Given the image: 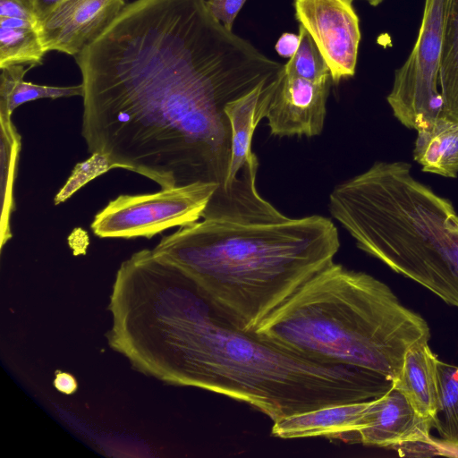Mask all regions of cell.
<instances>
[{
    "label": "cell",
    "instance_id": "cell-1",
    "mask_svg": "<svg viewBox=\"0 0 458 458\" xmlns=\"http://www.w3.org/2000/svg\"><path fill=\"white\" fill-rule=\"evenodd\" d=\"M75 60L89 152L162 189L216 184L202 217L220 218L232 135L225 107L284 64L225 28L206 0L126 4Z\"/></svg>",
    "mask_w": 458,
    "mask_h": 458
},
{
    "label": "cell",
    "instance_id": "cell-2",
    "mask_svg": "<svg viewBox=\"0 0 458 458\" xmlns=\"http://www.w3.org/2000/svg\"><path fill=\"white\" fill-rule=\"evenodd\" d=\"M146 373L251 405L273 421L378 397L393 381L297 352L233 323L184 271L148 296L136 324Z\"/></svg>",
    "mask_w": 458,
    "mask_h": 458
},
{
    "label": "cell",
    "instance_id": "cell-3",
    "mask_svg": "<svg viewBox=\"0 0 458 458\" xmlns=\"http://www.w3.org/2000/svg\"><path fill=\"white\" fill-rule=\"evenodd\" d=\"M340 247L322 216L253 224L204 219L164 236L154 253L182 268L239 327L258 326Z\"/></svg>",
    "mask_w": 458,
    "mask_h": 458
},
{
    "label": "cell",
    "instance_id": "cell-4",
    "mask_svg": "<svg viewBox=\"0 0 458 458\" xmlns=\"http://www.w3.org/2000/svg\"><path fill=\"white\" fill-rule=\"evenodd\" d=\"M318 360L397 379L405 353L430 329L382 281L331 262L254 331Z\"/></svg>",
    "mask_w": 458,
    "mask_h": 458
},
{
    "label": "cell",
    "instance_id": "cell-5",
    "mask_svg": "<svg viewBox=\"0 0 458 458\" xmlns=\"http://www.w3.org/2000/svg\"><path fill=\"white\" fill-rule=\"evenodd\" d=\"M359 249L458 308V214L403 161L376 162L329 195Z\"/></svg>",
    "mask_w": 458,
    "mask_h": 458
},
{
    "label": "cell",
    "instance_id": "cell-6",
    "mask_svg": "<svg viewBox=\"0 0 458 458\" xmlns=\"http://www.w3.org/2000/svg\"><path fill=\"white\" fill-rule=\"evenodd\" d=\"M281 73L276 80L259 84L225 107L232 135L220 219L267 224L288 218L258 193L256 175L259 162L251 151L255 129L266 117Z\"/></svg>",
    "mask_w": 458,
    "mask_h": 458
},
{
    "label": "cell",
    "instance_id": "cell-7",
    "mask_svg": "<svg viewBox=\"0 0 458 458\" xmlns=\"http://www.w3.org/2000/svg\"><path fill=\"white\" fill-rule=\"evenodd\" d=\"M449 3L450 0H425L417 40L406 61L395 71L386 97L394 117L417 131L444 116L437 85Z\"/></svg>",
    "mask_w": 458,
    "mask_h": 458
},
{
    "label": "cell",
    "instance_id": "cell-8",
    "mask_svg": "<svg viewBox=\"0 0 458 458\" xmlns=\"http://www.w3.org/2000/svg\"><path fill=\"white\" fill-rule=\"evenodd\" d=\"M216 190L214 183H193L154 193L120 195L95 216L91 229L101 238L149 239L168 228L197 222Z\"/></svg>",
    "mask_w": 458,
    "mask_h": 458
},
{
    "label": "cell",
    "instance_id": "cell-9",
    "mask_svg": "<svg viewBox=\"0 0 458 458\" xmlns=\"http://www.w3.org/2000/svg\"><path fill=\"white\" fill-rule=\"evenodd\" d=\"M353 0H293L294 16L324 57L331 80L355 74L361 38Z\"/></svg>",
    "mask_w": 458,
    "mask_h": 458
},
{
    "label": "cell",
    "instance_id": "cell-10",
    "mask_svg": "<svg viewBox=\"0 0 458 458\" xmlns=\"http://www.w3.org/2000/svg\"><path fill=\"white\" fill-rule=\"evenodd\" d=\"M433 419L420 415L394 385L384 394L370 399L360 428L341 437L349 444L377 447L438 451L430 437Z\"/></svg>",
    "mask_w": 458,
    "mask_h": 458
},
{
    "label": "cell",
    "instance_id": "cell-11",
    "mask_svg": "<svg viewBox=\"0 0 458 458\" xmlns=\"http://www.w3.org/2000/svg\"><path fill=\"white\" fill-rule=\"evenodd\" d=\"M126 5L125 0H64L38 24L47 50L77 56Z\"/></svg>",
    "mask_w": 458,
    "mask_h": 458
},
{
    "label": "cell",
    "instance_id": "cell-12",
    "mask_svg": "<svg viewBox=\"0 0 458 458\" xmlns=\"http://www.w3.org/2000/svg\"><path fill=\"white\" fill-rule=\"evenodd\" d=\"M331 78L311 81L284 72V68L266 117L277 136L321 133L327 114Z\"/></svg>",
    "mask_w": 458,
    "mask_h": 458
},
{
    "label": "cell",
    "instance_id": "cell-13",
    "mask_svg": "<svg viewBox=\"0 0 458 458\" xmlns=\"http://www.w3.org/2000/svg\"><path fill=\"white\" fill-rule=\"evenodd\" d=\"M369 400L325 406L293 414L274 421L272 436L283 438L322 437L340 440L357 430Z\"/></svg>",
    "mask_w": 458,
    "mask_h": 458
},
{
    "label": "cell",
    "instance_id": "cell-14",
    "mask_svg": "<svg viewBox=\"0 0 458 458\" xmlns=\"http://www.w3.org/2000/svg\"><path fill=\"white\" fill-rule=\"evenodd\" d=\"M437 355L428 343L411 347L394 386L401 391L412 407L422 416L433 419L437 403Z\"/></svg>",
    "mask_w": 458,
    "mask_h": 458
},
{
    "label": "cell",
    "instance_id": "cell-15",
    "mask_svg": "<svg viewBox=\"0 0 458 458\" xmlns=\"http://www.w3.org/2000/svg\"><path fill=\"white\" fill-rule=\"evenodd\" d=\"M413 158L424 172L456 178L458 123L443 116L430 127L418 131Z\"/></svg>",
    "mask_w": 458,
    "mask_h": 458
},
{
    "label": "cell",
    "instance_id": "cell-16",
    "mask_svg": "<svg viewBox=\"0 0 458 458\" xmlns=\"http://www.w3.org/2000/svg\"><path fill=\"white\" fill-rule=\"evenodd\" d=\"M47 53L36 23L0 17V69L12 65L30 68L42 65Z\"/></svg>",
    "mask_w": 458,
    "mask_h": 458
},
{
    "label": "cell",
    "instance_id": "cell-17",
    "mask_svg": "<svg viewBox=\"0 0 458 458\" xmlns=\"http://www.w3.org/2000/svg\"><path fill=\"white\" fill-rule=\"evenodd\" d=\"M30 69L25 65L1 68L0 75V117L12 118L13 112L21 105L40 98H60L83 96L82 84L56 87L35 84L24 81Z\"/></svg>",
    "mask_w": 458,
    "mask_h": 458
},
{
    "label": "cell",
    "instance_id": "cell-18",
    "mask_svg": "<svg viewBox=\"0 0 458 458\" xmlns=\"http://www.w3.org/2000/svg\"><path fill=\"white\" fill-rule=\"evenodd\" d=\"M444 117L458 123V0H450L438 75Z\"/></svg>",
    "mask_w": 458,
    "mask_h": 458
},
{
    "label": "cell",
    "instance_id": "cell-19",
    "mask_svg": "<svg viewBox=\"0 0 458 458\" xmlns=\"http://www.w3.org/2000/svg\"><path fill=\"white\" fill-rule=\"evenodd\" d=\"M1 144V249L11 239L10 218L15 209L13 183L21 140L12 118L0 117Z\"/></svg>",
    "mask_w": 458,
    "mask_h": 458
},
{
    "label": "cell",
    "instance_id": "cell-20",
    "mask_svg": "<svg viewBox=\"0 0 458 458\" xmlns=\"http://www.w3.org/2000/svg\"><path fill=\"white\" fill-rule=\"evenodd\" d=\"M443 442L458 449V367L437 362V403L433 418Z\"/></svg>",
    "mask_w": 458,
    "mask_h": 458
},
{
    "label": "cell",
    "instance_id": "cell-21",
    "mask_svg": "<svg viewBox=\"0 0 458 458\" xmlns=\"http://www.w3.org/2000/svg\"><path fill=\"white\" fill-rule=\"evenodd\" d=\"M300 45L293 57L284 64L286 74L320 81L330 77L329 68L308 31L299 25Z\"/></svg>",
    "mask_w": 458,
    "mask_h": 458
},
{
    "label": "cell",
    "instance_id": "cell-22",
    "mask_svg": "<svg viewBox=\"0 0 458 458\" xmlns=\"http://www.w3.org/2000/svg\"><path fill=\"white\" fill-rule=\"evenodd\" d=\"M247 0H206V4L212 15L225 28L233 31V26L238 13Z\"/></svg>",
    "mask_w": 458,
    "mask_h": 458
},
{
    "label": "cell",
    "instance_id": "cell-23",
    "mask_svg": "<svg viewBox=\"0 0 458 458\" xmlns=\"http://www.w3.org/2000/svg\"><path fill=\"white\" fill-rule=\"evenodd\" d=\"M0 17L38 21L28 0H0Z\"/></svg>",
    "mask_w": 458,
    "mask_h": 458
},
{
    "label": "cell",
    "instance_id": "cell-24",
    "mask_svg": "<svg viewBox=\"0 0 458 458\" xmlns=\"http://www.w3.org/2000/svg\"><path fill=\"white\" fill-rule=\"evenodd\" d=\"M299 45V34L284 32L277 39L275 49L280 56L290 59L296 53Z\"/></svg>",
    "mask_w": 458,
    "mask_h": 458
},
{
    "label": "cell",
    "instance_id": "cell-25",
    "mask_svg": "<svg viewBox=\"0 0 458 458\" xmlns=\"http://www.w3.org/2000/svg\"><path fill=\"white\" fill-rule=\"evenodd\" d=\"M38 24L45 19L64 0H28Z\"/></svg>",
    "mask_w": 458,
    "mask_h": 458
},
{
    "label": "cell",
    "instance_id": "cell-26",
    "mask_svg": "<svg viewBox=\"0 0 458 458\" xmlns=\"http://www.w3.org/2000/svg\"><path fill=\"white\" fill-rule=\"evenodd\" d=\"M54 386L58 391L65 394H73L78 387L75 377L67 372L62 371L55 373Z\"/></svg>",
    "mask_w": 458,
    "mask_h": 458
},
{
    "label": "cell",
    "instance_id": "cell-27",
    "mask_svg": "<svg viewBox=\"0 0 458 458\" xmlns=\"http://www.w3.org/2000/svg\"><path fill=\"white\" fill-rule=\"evenodd\" d=\"M364 1L368 2L372 6H377L378 4H380L383 2V0H364Z\"/></svg>",
    "mask_w": 458,
    "mask_h": 458
}]
</instances>
